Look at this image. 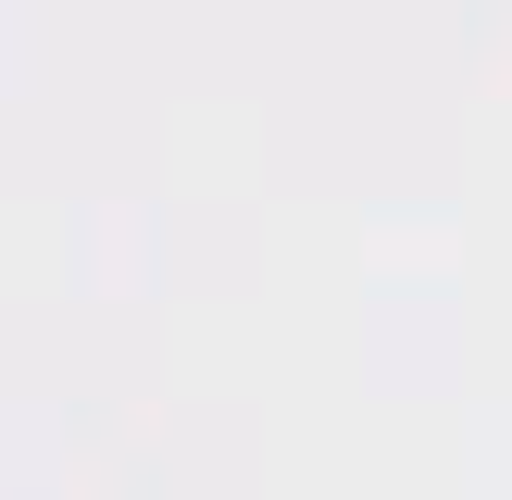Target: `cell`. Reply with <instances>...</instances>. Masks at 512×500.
I'll list each match as a JSON object with an SVG mask.
<instances>
[]
</instances>
